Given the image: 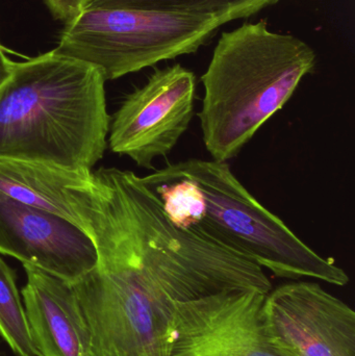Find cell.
Segmentation results:
<instances>
[{"label": "cell", "instance_id": "obj_1", "mask_svg": "<svg viewBox=\"0 0 355 356\" xmlns=\"http://www.w3.org/2000/svg\"><path fill=\"white\" fill-rule=\"evenodd\" d=\"M97 264L72 284L93 356H168L175 302L267 292L264 269L195 230L175 227L131 171L100 168L79 204Z\"/></svg>", "mask_w": 355, "mask_h": 356}, {"label": "cell", "instance_id": "obj_2", "mask_svg": "<svg viewBox=\"0 0 355 356\" xmlns=\"http://www.w3.org/2000/svg\"><path fill=\"white\" fill-rule=\"evenodd\" d=\"M104 85L95 67L54 50L14 63L0 86V161L92 171L110 131Z\"/></svg>", "mask_w": 355, "mask_h": 356}, {"label": "cell", "instance_id": "obj_3", "mask_svg": "<svg viewBox=\"0 0 355 356\" xmlns=\"http://www.w3.org/2000/svg\"><path fill=\"white\" fill-rule=\"evenodd\" d=\"M169 221L195 230L273 275L345 286L349 276L321 257L240 181L227 162L189 159L141 177Z\"/></svg>", "mask_w": 355, "mask_h": 356}, {"label": "cell", "instance_id": "obj_4", "mask_svg": "<svg viewBox=\"0 0 355 356\" xmlns=\"http://www.w3.org/2000/svg\"><path fill=\"white\" fill-rule=\"evenodd\" d=\"M316 66L315 50L265 21L222 33L206 72L199 117L212 160L229 162L291 99Z\"/></svg>", "mask_w": 355, "mask_h": 356}, {"label": "cell", "instance_id": "obj_5", "mask_svg": "<svg viewBox=\"0 0 355 356\" xmlns=\"http://www.w3.org/2000/svg\"><path fill=\"white\" fill-rule=\"evenodd\" d=\"M225 23L218 14L89 8L65 24L53 50L114 81L194 54Z\"/></svg>", "mask_w": 355, "mask_h": 356}, {"label": "cell", "instance_id": "obj_6", "mask_svg": "<svg viewBox=\"0 0 355 356\" xmlns=\"http://www.w3.org/2000/svg\"><path fill=\"white\" fill-rule=\"evenodd\" d=\"M196 76L181 64L156 69L129 94L113 116L110 147L138 166L152 169L189 129L195 106Z\"/></svg>", "mask_w": 355, "mask_h": 356}, {"label": "cell", "instance_id": "obj_7", "mask_svg": "<svg viewBox=\"0 0 355 356\" xmlns=\"http://www.w3.org/2000/svg\"><path fill=\"white\" fill-rule=\"evenodd\" d=\"M267 294L226 291L175 302L168 356H287L269 334Z\"/></svg>", "mask_w": 355, "mask_h": 356}, {"label": "cell", "instance_id": "obj_8", "mask_svg": "<svg viewBox=\"0 0 355 356\" xmlns=\"http://www.w3.org/2000/svg\"><path fill=\"white\" fill-rule=\"evenodd\" d=\"M269 334L287 356H355V313L318 282L294 280L264 302Z\"/></svg>", "mask_w": 355, "mask_h": 356}, {"label": "cell", "instance_id": "obj_9", "mask_svg": "<svg viewBox=\"0 0 355 356\" xmlns=\"http://www.w3.org/2000/svg\"><path fill=\"white\" fill-rule=\"evenodd\" d=\"M0 253L74 284L97 264L92 238L68 220L0 192Z\"/></svg>", "mask_w": 355, "mask_h": 356}, {"label": "cell", "instance_id": "obj_10", "mask_svg": "<svg viewBox=\"0 0 355 356\" xmlns=\"http://www.w3.org/2000/svg\"><path fill=\"white\" fill-rule=\"evenodd\" d=\"M21 294L38 356H93L91 332L72 284L23 264Z\"/></svg>", "mask_w": 355, "mask_h": 356}, {"label": "cell", "instance_id": "obj_11", "mask_svg": "<svg viewBox=\"0 0 355 356\" xmlns=\"http://www.w3.org/2000/svg\"><path fill=\"white\" fill-rule=\"evenodd\" d=\"M279 1L281 0H92L89 8L218 14L227 23L251 17Z\"/></svg>", "mask_w": 355, "mask_h": 356}, {"label": "cell", "instance_id": "obj_12", "mask_svg": "<svg viewBox=\"0 0 355 356\" xmlns=\"http://www.w3.org/2000/svg\"><path fill=\"white\" fill-rule=\"evenodd\" d=\"M0 336L17 356H38L16 284V273L0 257Z\"/></svg>", "mask_w": 355, "mask_h": 356}, {"label": "cell", "instance_id": "obj_13", "mask_svg": "<svg viewBox=\"0 0 355 356\" xmlns=\"http://www.w3.org/2000/svg\"><path fill=\"white\" fill-rule=\"evenodd\" d=\"M54 18L66 23L87 10L92 0H44Z\"/></svg>", "mask_w": 355, "mask_h": 356}, {"label": "cell", "instance_id": "obj_14", "mask_svg": "<svg viewBox=\"0 0 355 356\" xmlns=\"http://www.w3.org/2000/svg\"><path fill=\"white\" fill-rule=\"evenodd\" d=\"M14 63L8 58L6 52H4L3 47L0 44V86L3 85L6 79L12 74Z\"/></svg>", "mask_w": 355, "mask_h": 356}]
</instances>
